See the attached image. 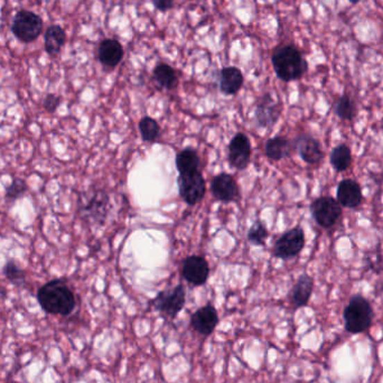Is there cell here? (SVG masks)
<instances>
[{
	"label": "cell",
	"mask_w": 383,
	"mask_h": 383,
	"mask_svg": "<svg viewBox=\"0 0 383 383\" xmlns=\"http://www.w3.org/2000/svg\"><path fill=\"white\" fill-rule=\"evenodd\" d=\"M155 81L166 90H174L178 85V76L176 71L169 64L157 65L153 72Z\"/></svg>",
	"instance_id": "obj_22"
},
{
	"label": "cell",
	"mask_w": 383,
	"mask_h": 383,
	"mask_svg": "<svg viewBox=\"0 0 383 383\" xmlns=\"http://www.w3.org/2000/svg\"><path fill=\"white\" fill-rule=\"evenodd\" d=\"M311 213L319 227L331 229L342 215V206L332 196H319L311 204Z\"/></svg>",
	"instance_id": "obj_6"
},
{
	"label": "cell",
	"mask_w": 383,
	"mask_h": 383,
	"mask_svg": "<svg viewBox=\"0 0 383 383\" xmlns=\"http://www.w3.org/2000/svg\"><path fill=\"white\" fill-rule=\"evenodd\" d=\"M61 105V98L56 94H49L44 100V108L49 112H56L58 105Z\"/></svg>",
	"instance_id": "obj_30"
},
{
	"label": "cell",
	"mask_w": 383,
	"mask_h": 383,
	"mask_svg": "<svg viewBox=\"0 0 383 383\" xmlns=\"http://www.w3.org/2000/svg\"><path fill=\"white\" fill-rule=\"evenodd\" d=\"M344 327L350 334H362L371 327L375 312L371 304L362 295H353L343 312Z\"/></svg>",
	"instance_id": "obj_3"
},
{
	"label": "cell",
	"mask_w": 383,
	"mask_h": 383,
	"mask_svg": "<svg viewBox=\"0 0 383 383\" xmlns=\"http://www.w3.org/2000/svg\"><path fill=\"white\" fill-rule=\"evenodd\" d=\"M348 1L352 3H359V1H360V0H348Z\"/></svg>",
	"instance_id": "obj_32"
},
{
	"label": "cell",
	"mask_w": 383,
	"mask_h": 383,
	"mask_svg": "<svg viewBox=\"0 0 383 383\" xmlns=\"http://www.w3.org/2000/svg\"><path fill=\"white\" fill-rule=\"evenodd\" d=\"M43 29V21L38 15L27 10L17 12L12 22V31L14 35L24 42L31 43L41 35Z\"/></svg>",
	"instance_id": "obj_8"
},
{
	"label": "cell",
	"mask_w": 383,
	"mask_h": 383,
	"mask_svg": "<svg viewBox=\"0 0 383 383\" xmlns=\"http://www.w3.org/2000/svg\"><path fill=\"white\" fill-rule=\"evenodd\" d=\"M305 233L297 225L282 233L273 244V255L275 258L289 260L302 253L305 247Z\"/></svg>",
	"instance_id": "obj_4"
},
{
	"label": "cell",
	"mask_w": 383,
	"mask_h": 383,
	"mask_svg": "<svg viewBox=\"0 0 383 383\" xmlns=\"http://www.w3.org/2000/svg\"><path fill=\"white\" fill-rule=\"evenodd\" d=\"M293 148L298 151L299 156L306 164L316 165L324 158L321 142L308 134H303L293 140Z\"/></svg>",
	"instance_id": "obj_14"
},
{
	"label": "cell",
	"mask_w": 383,
	"mask_h": 383,
	"mask_svg": "<svg viewBox=\"0 0 383 383\" xmlns=\"http://www.w3.org/2000/svg\"><path fill=\"white\" fill-rule=\"evenodd\" d=\"M337 201L343 207L357 209L363 201L362 189L357 180L346 178L337 185Z\"/></svg>",
	"instance_id": "obj_16"
},
{
	"label": "cell",
	"mask_w": 383,
	"mask_h": 383,
	"mask_svg": "<svg viewBox=\"0 0 383 383\" xmlns=\"http://www.w3.org/2000/svg\"><path fill=\"white\" fill-rule=\"evenodd\" d=\"M65 41H67V34L62 27L56 25L49 27L45 33V50L51 56H56L61 52Z\"/></svg>",
	"instance_id": "obj_24"
},
{
	"label": "cell",
	"mask_w": 383,
	"mask_h": 383,
	"mask_svg": "<svg viewBox=\"0 0 383 383\" xmlns=\"http://www.w3.org/2000/svg\"><path fill=\"white\" fill-rule=\"evenodd\" d=\"M273 70L284 82L296 81L307 72L308 65L298 49L293 45L278 47L271 56Z\"/></svg>",
	"instance_id": "obj_2"
},
{
	"label": "cell",
	"mask_w": 383,
	"mask_h": 383,
	"mask_svg": "<svg viewBox=\"0 0 383 383\" xmlns=\"http://www.w3.org/2000/svg\"><path fill=\"white\" fill-rule=\"evenodd\" d=\"M251 160V142L247 135L238 133L233 136L228 147V160L233 169L244 171Z\"/></svg>",
	"instance_id": "obj_11"
},
{
	"label": "cell",
	"mask_w": 383,
	"mask_h": 383,
	"mask_svg": "<svg viewBox=\"0 0 383 383\" xmlns=\"http://www.w3.org/2000/svg\"><path fill=\"white\" fill-rule=\"evenodd\" d=\"M330 163L334 171L337 173H343L351 167L352 151L351 148L346 144H340L334 147L330 156Z\"/></svg>",
	"instance_id": "obj_23"
},
{
	"label": "cell",
	"mask_w": 383,
	"mask_h": 383,
	"mask_svg": "<svg viewBox=\"0 0 383 383\" xmlns=\"http://www.w3.org/2000/svg\"><path fill=\"white\" fill-rule=\"evenodd\" d=\"M219 324L218 312L211 304L198 308L191 316V325L202 335H211Z\"/></svg>",
	"instance_id": "obj_15"
},
{
	"label": "cell",
	"mask_w": 383,
	"mask_h": 383,
	"mask_svg": "<svg viewBox=\"0 0 383 383\" xmlns=\"http://www.w3.org/2000/svg\"><path fill=\"white\" fill-rule=\"evenodd\" d=\"M3 275L8 279L9 282L17 284V286L25 284V280H26L25 271L22 268L18 267L14 262H8L5 264Z\"/></svg>",
	"instance_id": "obj_28"
},
{
	"label": "cell",
	"mask_w": 383,
	"mask_h": 383,
	"mask_svg": "<svg viewBox=\"0 0 383 383\" xmlns=\"http://www.w3.org/2000/svg\"><path fill=\"white\" fill-rule=\"evenodd\" d=\"M282 114L279 102L273 99L270 93H266L259 99L255 105V122L262 129H273Z\"/></svg>",
	"instance_id": "obj_10"
},
{
	"label": "cell",
	"mask_w": 383,
	"mask_h": 383,
	"mask_svg": "<svg viewBox=\"0 0 383 383\" xmlns=\"http://www.w3.org/2000/svg\"><path fill=\"white\" fill-rule=\"evenodd\" d=\"M124 56H125V52H124V47L119 41L108 38L100 44L98 56H99L100 63L105 65V67L114 69L117 65H119Z\"/></svg>",
	"instance_id": "obj_17"
},
{
	"label": "cell",
	"mask_w": 383,
	"mask_h": 383,
	"mask_svg": "<svg viewBox=\"0 0 383 383\" xmlns=\"http://www.w3.org/2000/svg\"><path fill=\"white\" fill-rule=\"evenodd\" d=\"M27 189H28V186L25 180L22 178H15L12 180V184L7 187L5 198L7 202H15L24 196Z\"/></svg>",
	"instance_id": "obj_29"
},
{
	"label": "cell",
	"mask_w": 383,
	"mask_h": 383,
	"mask_svg": "<svg viewBox=\"0 0 383 383\" xmlns=\"http://www.w3.org/2000/svg\"><path fill=\"white\" fill-rule=\"evenodd\" d=\"M178 184L180 198L189 205L200 203L205 196L206 183L201 171L193 174L180 175Z\"/></svg>",
	"instance_id": "obj_9"
},
{
	"label": "cell",
	"mask_w": 383,
	"mask_h": 383,
	"mask_svg": "<svg viewBox=\"0 0 383 383\" xmlns=\"http://www.w3.org/2000/svg\"><path fill=\"white\" fill-rule=\"evenodd\" d=\"M244 74L238 67H223L220 73V91L225 96H235L244 85Z\"/></svg>",
	"instance_id": "obj_18"
},
{
	"label": "cell",
	"mask_w": 383,
	"mask_h": 383,
	"mask_svg": "<svg viewBox=\"0 0 383 383\" xmlns=\"http://www.w3.org/2000/svg\"><path fill=\"white\" fill-rule=\"evenodd\" d=\"M182 276L189 284L202 286L209 279V264L202 255H189L182 262Z\"/></svg>",
	"instance_id": "obj_12"
},
{
	"label": "cell",
	"mask_w": 383,
	"mask_h": 383,
	"mask_svg": "<svg viewBox=\"0 0 383 383\" xmlns=\"http://www.w3.org/2000/svg\"><path fill=\"white\" fill-rule=\"evenodd\" d=\"M213 196L222 203H233L240 200V189L237 180L227 173H221L211 183Z\"/></svg>",
	"instance_id": "obj_13"
},
{
	"label": "cell",
	"mask_w": 383,
	"mask_h": 383,
	"mask_svg": "<svg viewBox=\"0 0 383 383\" xmlns=\"http://www.w3.org/2000/svg\"><path fill=\"white\" fill-rule=\"evenodd\" d=\"M268 237H269V233H268L267 228L260 220L255 221L248 231V241L255 247L266 246Z\"/></svg>",
	"instance_id": "obj_27"
},
{
	"label": "cell",
	"mask_w": 383,
	"mask_h": 383,
	"mask_svg": "<svg viewBox=\"0 0 383 383\" xmlns=\"http://www.w3.org/2000/svg\"><path fill=\"white\" fill-rule=\"evenodd\" d=\"M180 175H189L200 171L201 160L198 153L192 148H185L178 153L175 160Z\"/></svg>",
	"instance_id": "obj_21"
},
{
	"label": "cell",
	"mask_w": 383,
	"mask_h": 383,
	"mask_svg": "<svg viewBox=\"0 0 383 383\" xmlns=\"http://www.w3.org/2000/svg\"><path fill=\"white\" fill-rule=\"evenodd\" d=\"M335 114L342 120H353L357 116V105L348 94H343L335 105Z\"/></svg>",
	"instance_id": "obj_26"
},
{
	"label": "cell",
	"mask_w": 383,
	"mask_h": 383,
	"mask_svg": "<svg viewBox=\"0 0 383 383\" xmlns=\"http://www.w3.org/2000/svg\"><path fill=\"white\" fill-rule=\"evenodd\" d=\"M293 149V144H291V140L284 136H276L266 142L264 154L269 160L278 162L291 157Z\"/></svg>",
	"instance_id": "obj_20"
},
{
	"label": "cell",
	"mask_w": 383,
	"mask_h": 383,
	"mask_svg": "<svg viewBox=\"0 0 383 383\" xmlns=\"http://www.w3.org/2000/svg\"><path fill=\"white\" fill-rule=\"evenodd\" d=\"M140 135L144 142H155L160 139V127L158 122L151 117H144L138 124Z\"/></svg>",
	"instance_id": "obj_25"
},
{
	"label": "cell",
	"mask_w": 383,
	"mask_h": 383,
	"mask_svg": "<svg viewBox=\"0 0 383 383\" xmlns=\"http://www.w3.org/2000/svg\"><path fill=\"white\" fill-rule=\"evenodd\" d=\"M186 303V291L183 284H180L176 287L157 293L151 305L156 311L164 314L169 318H175L180 312L183 311Z\"/></svg>",
	"instance_id": "obj_7"
},
{
	"label": "cell",
	"mask_w": 383,
	"mask_h": 383,
	"mask_svg": "<svg viewBox=\"0 0 383 383\" xmlns=\"http://www.w3.org/2000/svg\"><path fill=\"white\" fill-rule=\"evenodd\" d=\"M313 289L314 279L307 273L300 275L291 291V303H293V307H306L311 299Z\"/></svg>",
	"instance_id": "obj_19"
},
{
	"label": "cell",
	"mask_w": 383,
	"mask_h": 383,
	"mask_svg": "<svg viewBox=\"0 0 383 383\" xmlns=\"http://www.w3.org/2000/svg\"><path fill=\"white\" fill-rule=\"evenodd\" d=\"M80 204L82 216L92 221L93 223L102 224L108 218L110 210V198L105 192H91L81 198Z\"/></svg>",
	"instance_id": "obj_5"
},
{
	"label": "cell",
	"mask_w": 383,
	"mask_h": 383,
	"mask_svg": "<svg viewBox=\"0 0 383 383\" xmlns=\"http://www.w3.org/2000/svg\"><path fill=\"white\" fill-rule=\"evenodd\" d=\"M42 309L51 315H70L76 308L74 293L63 279H54L42 286L37 291Z\"/></svg>",
	"instance_id": "obj_1"
},
{
	"label": "cell",
	"mask_w": 383,
	"mask_h": 383,
	"mask_svg": "<svg viewBox=\"0 0 383 383\" xmlns=\"http://www.w3.org/2000/svg\"><path fill=\"white\" fill-rule=\"evenodd\" d=\"M155 8L160 12H165L174 7L175 0H151Z\"/></svg>",
	"instance_id": "obj_31"
}]
</instances>
